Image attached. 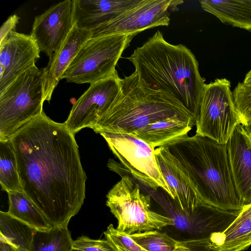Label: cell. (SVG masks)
Returning <instances> with one entry per match:
<instances>
[{
  "label": "cell",
  "instance_id": "obj_18",
  "mask_svg": "<svg viewBox=\"0 0 251 251\" xmlns=\"http://www.w3.org/2000/svg\"><path fill=\"white\" fill-rule=\"evenodd\" d=\"M217 251H243L251 245V204L245 206L238 216L223 232L210 237Z\"/></svg>",
  "mask_w": 251,
  "mask_h": 251
},
{
  "label": "cell",
  "instance_id": "obj_34",
  "mask_svg": "<svg viewBox=\"0 0 251 251\" xmlns=\"http://www.w3.org/2000/svg\"><path fill=\"white\" fill-rule=\"evenodd\" d=\"M71 251H81L72 249Z\"/></svg>",
  "mask_w": 251,
  "mask_h": 251
},
{
  "label": "cell",
  "instance_id": "obj_20",
  "mask_svg": "<svg viewBox=\"0 0 251 251\" xmlns=\"http://www.w3.org/2000/svg\"><path fill=\"white\" fill-rule=\"evenodd\" d=\"M196 121L174 118L156 122L136 133L140 139L155 149L188 134Z\"/></svg>",
  "mask_w": 251,
  "mask_h": 251
},
{
  "label": "cell",
  "instance_id": "obj_11",
  "mask_svg": "<svg viewBox=\"0 0 251 251\" xmlns=\"http://www.w3.org/2000/svg\"><path fill=\"white\" fill-rule=\"evenodd\" d=\"M120 79L116 71L105 79L90 84L75 102L64 123L75 134L81 129L92 128L108 110L120 91Z\"/></svg>",
  "mask_w": 251,
  "mask_h": 251
},
{
  "label": "cell",
  "instance_id": "obj_3",
  "mask_svg": "<svg viewBox=\"0 0 251 251\" xmlns=\"http://www.w3.org/2000/svg\"><path fill=\"white\" fill-rule=\"evenodd\" d=\"M194 186L200 200L226 211L243 208L236 191L227 145L187 135L165 145Z\"/></svg>",
  "mask_w": 251,
  "mask_h": 251
},
{
  "label": "cell",
  "instance_id": "obj_30",
  "mask_svg": "<svg viewBox=\"0 0 251 251\" xmlns=\"http://www.w3.org/2000/svg\"><path fill=\"white\" fill-rule=\"evenodd\" d=\"M19 17L16 14L10 16L2 25L0 30V44L6 38L10 32L14 31L19 22Z\"/></svg>",
  "mask_w": 251,
  "mask_h": 251
},
{
  "label": "cell",
  "instance_id": "obj_35",
  "mask_svg": "<svg viewBox=\"0 0 251 251\" xmlns=\"http://www.w3.org/2000/svg\"><path fill=\"white\" fill-rule=\"evenodd\" d=\"M251 135V134H250Z\"/></svg>",
  "mask_w": 251,
  "mask_h": 251
},
{
  "label": "cell",
  "instance_id": "obj_29",
  "mask_svg": "<svg viewBox=\"0 0 251 251\" xmlns=\"http://www.w3.org/2000/svg\"><path fill=\"white\" fill-rule=\"evenodd\" d=\"M188 249L184 251H217L210 239L183 240Z\"/></svg>",
  "mask_w": 251,
  "mask_h": 251
},
{
  "label": "cell",
  "instance_id": "obj_8",
  "mask_svg": "<svg viewBox=\"0 0 251 251\" xmlns=\"http://www.w3.org/2000/svg\"><path fill=\"white\" fill-rule=\"evenodd\" d=\"M230 87L226 78L205 84L196 121V134L226 144L236 126L241 124Z\"/></svg>",
  "mask_w": 251,
  "mask_h": 251
},
{
  "label": "cell",
  "instance_id": "obj_7",
  "mask_svg": "<svg viewBox=\"0 0 251 251\" xmlns=\"http://www.w3.org/2000/svg\"><path fill=\"white\" fill-rule=\"evenodd\" d=\"M136 34L90 38L81 47L62 76L68 82L93 83L112 75Z\"/></svg>",
  "mask_w": 251,
  "mask_h": 251
},
{
  "label": "cell",
  "instance_id": "obj_22",
  "mask_svg": "<svg viewBox=\"0 0 251 251\" xmlns=\"http://www.w3.org/2000/svg\"><path fill=\"white\" fill-rule=\"evenodd\" d=\"M36 229L7 212L0 211V238L19 251H29Z\"/></svg>",
  "mask_w": 251,
  "mask_h": 251
},
{
  "label": "cell",
  "instance_id": "obj_12",
  "mask_svg": "<svg viewBox=\"0 0 251 251\" xmlns=\"http://www.w3.org/2000/svg\"><path fill=\"white\" fill-rule=\"evenodd\" d=\"M74 0H66L35 17L30 35L49 57L60 48L74 27Z\"/></svg>",
  "mask_w": 251,
  "mask_h": 251
},
{
  "label": "cell",
  "instance_id": "obj_1",
  "mask_svg": "<svg viewBox=\"0 0 251 251\" xmlns=\"http://www.w3.org/2000/svg\"><path fill=\"white\" fill-rule=\"evenodd\" d=\"M10 140L23 192L52 226L68 227L83 204L87 179L75 134L44 112Z\"/></svg>",
  "mask_w": 251,
  "mask_h": 251
},
{
  "label": "cell",
  "instance_id": "obj_31",
  "mask_svg": "<svg viewBox=\"0 0 251 251\" xmlns=\"http://www.w3.org/2000/svg\"><path fill=\"white\" fill-rule=\"evenodd\" d=\"M0 251H19L14 246L0 238Z\"/></svg>",
  "mask_w": 251,
  "mask_h": 251
},
{
  "label": "cell",
  "instance_id": "obj_14",
  "mask_svg": "<svg viewBox=\"0 0 251 251\" xmlns=\"http://www.w3.org/2000/svg\"><path fill=\"white\" fill-rule=\"evenodd\" d=\"M160 171L172 193L171 199L182 211L192 213L203 202L194 186L165 146L155 149Z\"/></svg>",
  "mask_w": 251,
  "mask_h": 251
},
{
  "label": "cell",
  "instance_id": "obj_6",
  "mask_svg": "<svg viewBox=\"0 0 251 251\" xmlns=\"http://www.w3.org/2000/svg\"><path fill=\"white\" fill-rule=\"evenodd\" d=\"M106 205L118 220L117 230L127 234L162 229L174 225L170 217L152 211L151 197L141 191L129 176L122 178L109 190Z\"/></svg>",
  "mask_w": 251,
  "mask_h": 251
},
{
  "label": "cell",
  "instance_id": "obj_23",
  "mask_svg": "<svg viewBox=\"0 0 251 251\" xmlns=\"http://www.w3.org/2000/svg\"><path fill=\"white\" fill-rule=\"evenodd\" d=\"M0 183L1 189L7 193L23 191L17 158L10 139L0 141Z\"/></svg>",
  "mask_w": 251,
  "mask_h": 251
},
{
  "label": "cell",
  "instance_id": "obj_13",
  "mask_svg": "<svg viewBox=\"0 0 251 251\" xmlns=\"http://www.w3.org/2000/svg\"><path fill=\"white\" fill-rule=\"evenodd\" d=\"M40 50L31 35L12 31L0 44V93L35 65Z\"/></svg>",
  "mask_w": 251,
  "mask_h": 251
},
{
  "label": "cell",
  "instance_id": "obj_15",
  "mask_svg": "<svg viewBox=\"0 0 251 251\" xmlns=\"http://www.w3.org/2000/svg\"><path fill=\"white\" fill-rule=\"evenodd\" d=\"M232 175L244 206L251 204V135L238 125L227 143Z\"/></svg>",
  "mask_w": 251,
  "mask_h": 251
},
{
  "label": "cell",
  "instance_id": "obj_21",
  "mask_svg": "<svg viewBox=\"0 0 251 251\" xmlns=\"http://www.w3.org/2000/svg\"><path fill=\"white\" fill-rule=\"evenodd\" d=\"M7 194L9 214L37 230H48L53 227L23 191H10Z\"/></svg>",
  "mask_w": 251,
  "mask_h": 251
},
{
  "label": "cell",
  "instance_id": "obj_26",
  "mask_svg": "<svg viewBox=\"0 0 251 251\" xmlns=\"http://www.w3.org/2000/svg\"><path fill=\"white\" fill-rule=\"evenodd\" d=\"M236 109L244 126L251 122V87L239 83L232 92Z\"/></svg>",
  "mask_w": 251,
  "mask_h": 251
},
{
  "label": "cell",
  "instance_id": "obj_17",
  "mask_svg": "<svg viewBox=\"0 0 251 251\" xmlns=\"http://www.w3.org/2000/svg\"><path fill=\"white\" fill-rule=\"evenodd\" d=\"M140 0H74L75 25L91 31L106 24Z\"/></svg>",
  "mask_w": 251,
  "mask_h": 251
},
{
  "label": "cell",
  "instance_id": "obj_28",
  "mask_svg": "<svg viewBox=\"0 0 251 251\" xmlns=\"http://www.w3.org/2000/svg\"><path fill=\"white\" fill-rule=\"evenodd\" d=\"M73 249L81 251H116L107 240H95L81 236L74 240Z\"/></svg>",
  "mask_w": 251,
  "mask_h": 251
},
{
  "label": "cell",
  "instance_id": "obj_5",
  "mask_svg": "<svg viewBox=\"0 0 251 251\" xmlns=\"http://www.w3.org/2000/svg\"><path fill=\"white\" fill-rule=\"evenodd\" d=\"M43 68L32 67L0 93V141L43 112Z\"/></svg>",
  "mask_w": 251,
  "mask_h": 251
},
{
  "label": "cell",
  "instance_id": "obj_24",
  "mask_svg": "<svg viewBox=\"0 0 251 251\" xmlns=\"http://www.w3.org/2000/svg\"><path fill=\"white\" fill-rule=\"evenodd\" d=\"M73 242L67 227L36 230L29 251H71Z\"/></svg>",
  "mask_w": 251,
  "mask_h": 251
},
{
  "label": "cell",
  "instance_id": "obj_25",
  "mask_svg": "<svg viewBox=\"0 0 251 251\" xmlns=\"http://www.w3.org/2000/svg\"><path fill=\"white\" fill-rule=\"evenodd\" d=\"M129 236L148 251H184L188 249L183 240H176L159 230L135 233Z\"/></svg>",
  "mask_w": 251,
  "mask_h": 251
},
{
  "label": "cell",
  "instance_id": "obj_32",
  "mask_svg": "<svg viewBox=\"0 0 251 251\" xmlns=\"http://www.w3.org/2000/svg\"><path fill=\"white\" fill-rule=\"evenodd\" d=\"M242 83L246 86L251 87V70L246 74Z\"/></svg>",
  "mask_w": 251,
  "mask_h": 251
},
{
  "label": "cell",
  "instance_id": "obj_2",
  "mask_svg": "<svg viewBox=\"0 0 251 251\" xmlns=\"http://www.w3.org/2000/svg\"><path fill=\"white\" fill-rule=\"evenodd\" d=\"M127 59L143 91L179 104L197 120L205 84L189 49L168 43L157 30Z\"/></svg>",
  "mask_w": 251,
  "mask_h": 251
},
{
  "label": "cell",
  "instance_id": "obj_9",
  "mask_svg": "<svg viewBox=\"0 0 251 251\" xmlns=\"http://www.w3.org/2000/svg\"><path fill=\"white\" fill-rule=\"evenodd\" d=\"M100 134L124 168L135 179L154 191L161 188L171 198V192L156 160L155 149L131 135L109 132Z\"/></svg>",
  "mask_w": 251,
  "mask_h": 251
},
{
  "label": "cell",
  "instance_id": "obj_27",
  "mask_svg": "<svg viewBox=\"0 0 251 251\" xmlns=\"http://www.w3.org/2000/svg\"><path fill=\"white\" fill-rule=\"evenodd\" d=\"M104 234L116 251H148L136 243L129 234L119 231L112 224L107 227Z\"/></svg>",
  "mask_w": 251,
  "mask_h": 251
},
{
  "label": "cell",
  "instance_id": "obj_16",
  "mask_svg": "<svg viewBox=\"0 0 251 251\" xmlns=\"http://www.w3.org/2000/svg\"><path fill=\"white\" fill-rule=\"evenodd\" d=\"M91 37V31L75 25L60 48L49 57L43 68V100L50 101L54 89L83 44Z\"/></svg>",
  "mask_w": 251,
  "mask_h": 251
},
{
  "label": "cell",
  "instance_id": "obj_19",
  "mask_svg": "<svg viewBox=\"0 0 251 251\" xmlns=\"http://www.w3.org/2000/svg\"><path fill=\"white\" fill-rule=\"evenodd\" d=\"M202 9L222 22L251 30V0H202Z\"/></svg>",
  "mask_w": 251,
  "mask_h": 251
},
{
  "label": "cell",
  "instance_id": "obj_10",
  "mask_svg": "<svg viewBox=\"0 0 251 251\" xmlns=\"http://www.w3.org/2000/svg\"><path fill=\"white\" fill-rule=\"evenodd\" d=\"M182 0H140L114 20L91 31V37L137 34L146 29L170 24V14Z\"/></svg>",
  "mask_w": 251,
  "mask_h": 251
},
{
  "label": "cell",
  "instance_id": "obj_33",
  "mask_svg": "<svg viewBox=\"0 0 251 251\" xmlns=\"http://www.w3.org/2000/svg\"><path fill=\"white\" fill-rule=\"evenodd\" d=\"M244 127L250 134H251V122L246 125Z\"/></svg>",
  "mask_w": 251,
  "mask_h": 251
},
{
  "label": "cell",
  "instance_id": "obj_4",
  "mask_svg": "<svg viewBox=\"0 0 251 251\" xmlns=\"http://www.w3.org/2000/svg\"><path fill=\"white\" fill-rule=\"evenodd\" d=\"M120 86L112 104L92 128L96 133L109 132L134 136L157 122L174 118L196 120L179 104L143 91L135 71L120 79Z\"/></svg>",
  "mask_w": 251,
  "mask_h": 251
}]
</instances>
